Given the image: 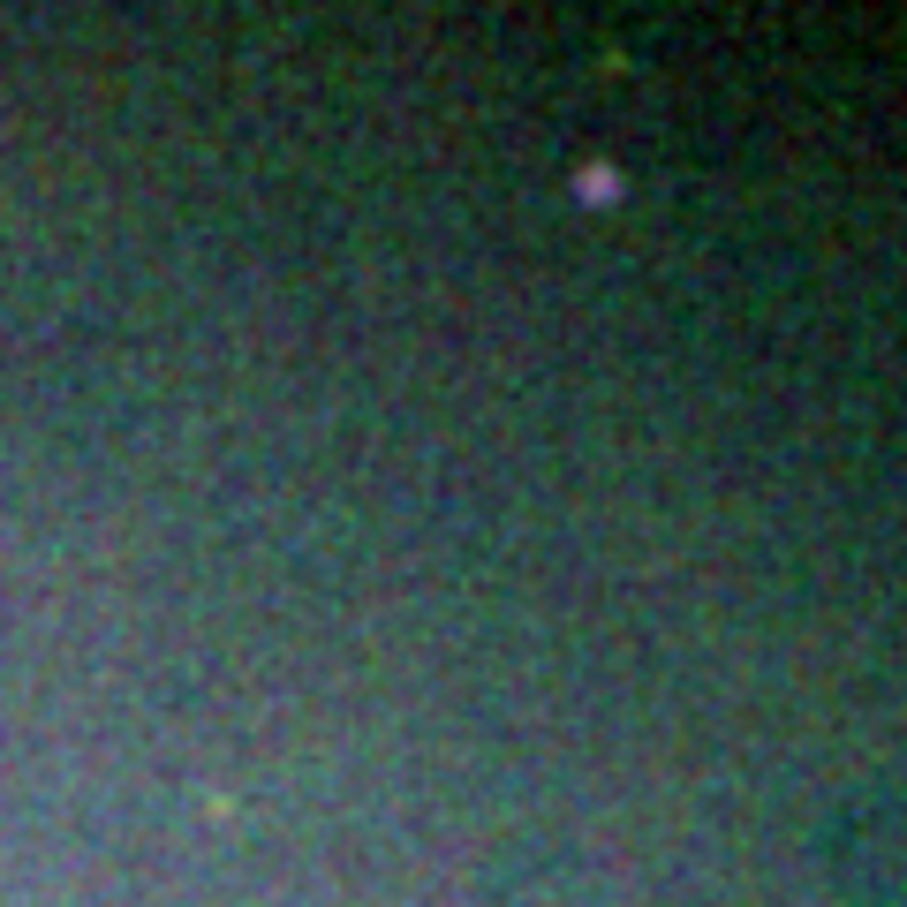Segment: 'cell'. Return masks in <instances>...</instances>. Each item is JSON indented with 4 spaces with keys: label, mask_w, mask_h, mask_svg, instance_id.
I'll return each mask as SVG.
<instances>
[{
    "label": "cell",
    "mask_w": 907,
    "mask_h": 907,
    "mask_svg": "<svg viewBox=\"0 0 907 907\" xmlns=\"http://www.w3.org/2000/svg\"><path fill=\"white\" fill-rule=\"evenodd\" d=\"M582 197H598V205H605V197H620V174L613 167H590V174H582Z\"/></svg>",
    "instance_id": "1"
}]
</instances>
